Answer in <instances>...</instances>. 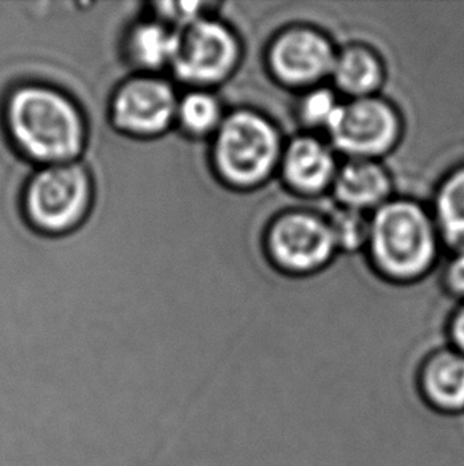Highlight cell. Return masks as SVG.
<instances>
[{
  "label": "cell",
  "instance_id": "6da1fadb",
  "mask_svg": "<svg viewBox=\"0 0 464 466\" xmlns=\"http://www.w3.org/2000/svg\"><path fill=\"white\" fill-rule=\"evenodd\" d=\"M5 123L19 152L45 166L76 163L88 146L82 108L55 86L35 83L12 91Z\"/></svg>",
  "mask_w": 464,
  "mask_h": 466
},
{
  "label": "cell",
  "instance_id": "7a4b0ae2",
  "mask_svg": "<svg viewBox=\"0 0 464 466\" xmlns=\"http://www.w3.org/2000/svg\"><path fill=\"white\" fill-rule=\"evenodd\" d=\"M438 228L420 204L387 201L369 218L370 258L393 280H415L433 266L438 255Z\"/></svg>",
  "mask_w": 464,
  "mask_h": 466
},
{
  "label": "cell",
  "instance_id": "3957f363",
  "mask_svg": "<svg viewBox=\"0 0 464 466\" xmlns=\"http://www.w3.org/2000/svg\"><path fill=\"white\" fill-rule=\"evenodd\" d=\"M277 127L251 110L227 115L215 136L214 166L234 188H253L269 178L282 159Z\"/></svg>",
  "mask_w": 464,
  "mask_h": 466
},
{
  "label": "cell",
  "instance_id": "277c9868",
  "mask_svg": "<svg viewBox=\"0 0 464 466\" xmlns=\"http://www.w3.org/2000/svg\"><path fill=\"white\" fill-rule=\"evenodd\" d=\"M95 204V180L80 163L56 164L38 170L25 187L23 206L38 233L66 236L82 227Z\"/></svg>",
  "mask_w": 464,
  "mask_h": 466
},
{
  "label": "cell",
  "instance_id": "5b68a950",
  "mask_svg": "<svg viewBox=\"0 0 464 466\" xmlns=\"http://www.w3.org/2000/svg\"><path fill=\"white\" fill-rule=\"evenodd\" d=\"M327 131L333 146L350 159H376L395 147L401 123L388 102L370 96L340 104Z\"/></svg>",
  "mask_w": 464,
  "mask_h": 466
},
{
  "label": "cell",
  "instance_id": "8992f818",
  "mask_svg": "<svg viewBox=\"0 0 464 466\" xmlns=\"http://www.w3.org/2000/svg\"><path fill=\"white\" fill-rule=\"evenodd\" d=\"M240 59V44L229 25L204 18L182 31L172 69L182 82L208 86L227 80Z\"/></svg>",
  "mask_w": 464,
  "mask_h": 466
},
{
  "label": "cell",
  "instance_id": "52a82bcc",
  "mask_svg": "<svg viewBox=\"0 0 464 466\" xmlns=\"http://www.w3.org/2000/svg\"><path fill=\"white\" fill-rule=\"evenodd\" d=\"M176 91L153 76H134L115 91L110 102L114 127L136 139H157L177 118Z\"/></svg>",
  "mask_w": 464,
  "mask_h": 466
},
{
  "label": "cell",
  "instance_id": "ba28073f",
  "mask_svg": "<svg viewBox=\"0 0 464 466\" xmlns=\"http://www.w3.org/2000/svg\"><path fill=\"white\" fill-rule=\"evenodd\" d=\"M267 248L278 268L304 274L327 266L338 246L328 218L308 212H289L272 223Z\"/></svg>",
  "mask_w": 464,
  "mask_h": 466
},
{
  "label": "cell",
  "instance_id": "9c48e42d",
  "mask_svg": "<svg viewBox=\"0 0 464 466\" xmlns=\"http://www.w3.org/2000/svg\"><path fill=\"white\" fill-rule=\"evenodd\" d=\"M338 53L331 40L312 27H289L272 42V74L289 86H312L331 76Z\"/></svg>",
  "mask_w": 464,
  "mask_h": 466
},
{
  "label": "cell",
  "instance_id": "30bf717a",
  "mask_svg": "<svg viewBox=\"0 0 464 466\" xmlns=\"http://www.w3.org/2000/svg\"><path fill=\"white\" fill-rule=\"evenodd\" d=\"M421 397L433 410L464 412V355L450 346L428 353L419 370Z\"/></svg>",
  "mask_w": 464,
  "mask_h": 466
},
{
  "label": "cell",
  "instance_id": "8fae6325",
  "mask_svg": "<svg viewBox=\"0 0 464 466\" xmlns=\"http://www.w3.org/2000/svg\"><path fill=\"white\" fill-rule=\"evenodd\" d=\"M280 166L288 187L306 195H317L333 187L338 174L333 152L310 136L293 140L283 152Z\"/></svg>",
  "mask_w": 464,
  "mask_h": 466
},
{
  "label": "cell",
  "instance_id": "7c38bea8",
  "mask_svg": "<svg viewBox=\"0 0 464 466\" xmlns=\"http://www.w3.org/2000/svg\"><path fill=\"white\" fill-rule=\"evenodd\" d=\"M333 189L342 208L376 210L389 201L391 177L376 159H348L338 169Z\"/></svg>",
  "mask_w": 464,
  "mask_h": 466
},
{
  "label": "cell",
  "instance_id": "4fadbf2b",
  "mask_svg": "<svg viewBox=\"0 0 464 466\" xmlns=\"http://www.w3.org/2000/svg\"><path fill=\"white\" fill-rule=\"evenodd\" d=\"M180 42L182 31H177L159 19H153L132 27L126 51L134 66L155 72L166 66H174Z\"/></svg>",
  "mask_w": 464,
  "mask_h": 466
},
{
  "label": "cell",
  "instance_id": "5bb4252c",
  "mask_svg": "<svg viewBox=\"0 0 464 466\" xmlns=\"http://www.w3.org/2000/svg\"><path fill=\"white\" fill-rule=\"evenodd\" d=\"M331 76L338 89L353 99L370 97L383 82L382 61L370 48L351 45L338 53Z\"/></svg>",
  "mask_w": 464,
  "mask_h": 466
},
{
  "label": "cell",
  "instance_id": "9a60e30c",
  "mask_svg": "<svg viewBox=\"0 0 464 466\" xmlns=\"http://www.w3.org/2000/svg\"><path fill=\"white\" fill-rule=\"evenodd\" d=\"M434 223L455 252H464V167L453 170L436 196Z\"/></svg>",
  "mask_w": 464,
  "mask_h": 466
},
{
  "label": "cell",
  "instance_id": "2e32d148",
  "mask_svg": "<svg viewBox=\"0 0 464 466\" xmlns=\"http://www.w3.org/2000/svg\"><path fill=\"white\" fill-rule=\"evenodd\" d=\"M177 120L185 133L199 139L217 133L225 118L220 101L214 95L207 91H189L178 101Z\"/></svg>",
  "mask_w": 464,
  "mask_h": 466
},
{
  "label": "cell",
  "instance_id": "e0dca14e",
  "mask_svg": "<svg viewBox=\"0 0 464 466\" xmlns=\"http://www.w3.org/2000/svg\"><path fill=\"white\" fill-rule=\"evenodd\" d=\"M328 221L338 248L358 250L359 247L368 246L369 218L364 217V212L342 208Z\"/></svg>",
  "mask_w": 464,
  "mask_h": 466
},
{
  "label": "cell",
  "instance_id": "ac0fdd59",
  "mask_svg": "<svg viewBox=\"0 0 464 466\" xmlns=\"http://www.w3.org/2000/svg\"><path fill=\"white\" fill-rule=\"evenodd\" d=\"M339 106L340 102L333 91L317 88L302 99L299 115L308 127H327Z\"/></svg>",
  "mask_w": 464,
  "mask_h": 466
},
{
  "label": "cell",
  "instance_id": "d6986e66",
  "mask_svg": "<svg viewBox=\"0 0 464 466\" xmlns=\"http://www.w3.org/2000/svg\"><path fill=\"white\" fill-rule=\"evenodd\" d=\"M156 13L159 21L174 27L177 31H185L187 27L195 25L196 21L204 18L202 8L204 4L199 2H163L156 4Z\"/></svg>",
  "mask_w": 464,
  "mask_h": 466
},
{
  "label": "cell",
  "instance_id": "ffe728a7",
  "mask_svg": "<svg viewBox=\"0 0 464 466\" xmlns=\"http://www.w3.org/2000/svg\"><path fill=\"white\" fill-rule=\"evenodd\" d=\"M447 284L450 290L464 297V252H457L447 269Z\"/></svg>",
  "mask_w": 464,
  "mask_h": 466
},
{
  "label": "cell",
  "instance_id": "44dd1931",
  "mask_svg": "<svg viewBox=\"0 0 464 466\" xmlns=\"http://www.w3.org/2000/svg\"><path fill=\"white\" fill-rule=\"evenodd\" d=\"M447 336L450 340V347L464 355V308H461L457 314L453 315Z\"/></svg>",
  "mask_w": 464,
  "mask_h": 466
}]
</instances>
